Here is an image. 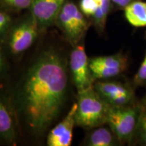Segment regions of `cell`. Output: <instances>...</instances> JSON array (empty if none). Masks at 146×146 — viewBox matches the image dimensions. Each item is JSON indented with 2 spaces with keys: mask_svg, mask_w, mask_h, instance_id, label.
Returning a JSON list of instances; mask_svg holds the SVG:
<instances>
[{
  "mask_svg": "<svg viewBox=\"0 0 146 146\" xmlns=\"http://www.w3.org/2000/svg\"><path fill=\"white\" fill-rule=\"evenodd\" d=\"M11 23L10 16L5 12L0 11V35L5 33Z\"/></svg>",
  "mask_w": 146,
  "mask_h": 146,
  "instance_id": "19",
  "label": "cell"
},
{
  "mask_svg": "<svg viewBox=\"0 0 146 146\" xmlns=\"http://www.w3.org/2000/svg\"><path fill=\"white\" fill-rule=\"evenodd\" d=\"M96 1H98V3H101V2H102V1H103V0H96Z\"/></svg>",
  "mask_w": 146,
  "mask_h": 146,
  "instance_id": "23",
  "label": "cell"
},
{
  "mask_svg": "<svg viewBox=\"0 0 146 146\" xmlns=\"http://www.w3.org/2000/svg\"><path fill=\"white\" fill-rule=\"evenodd\" d=\"M93 79L104 80L121 74L127 67V60L121 53L89 60Z\"/></svg>",
  "mask_w": 146,
  "mask_h": 146,
  "instance_id": "7",
  "label": "cell"
},
{
  "mask_svg": "<svg viewBox=\"0 0 146 146\" xmlns=\"http://www.w3.org/2000/svg\"><path fill=\"white\" fill-rule=\"evenodd\" d=\"M0 139L14 143L16 139V124L8 106L0 99Z\"/></svg>",
  "mask_w": 146,
  "mask_h": 146,
  "instance_id": "11",
  "label": "cell"
},
{
  "mask_svg": "<svg viewBox=\"0 0 146 146\" xmlns=\"http://www.w3.org/2000/svg\"><path fill=\"white\" fill-rule=\"evenodd\" d=\"M94 88L110 106L125 107L136 104L135 91L128 84L115 81H100L94 84Z\"/></svg>",
  "mask_w": 146,
  "mask_h": 146,
  "instance_id": "5",
  "label": "cell"
},
{
  "mask_svg": "<svg viewBox=\"0 0 146 146\" xmlns=\"http://www.w3.org/2000/svg\"><path fill=\"white\" fill-rule=\"evenodd\" d=\"M100 3L96 0H81L80 10L84 15L93 16L96 13Z\"/></svg>",
  "mask_w": 146,
  "mask_h": 146,
  "instance_id": "16",
  "label": "cell"
},
{
  "mask_svg": "<svg viewBox=\"0 0 146 146\" xmlns=\"http://www.w3.org/2000/svg\"><path fill=\"white\" fill-rule=\"evenodd\" d=\"M66 68L60 54L49 50L27 71L20 93V108L34 134H43L60 114L68 87Z\"/></svg>",
  "mask_w": 146,
  "mask_h": 146,
  "instance_id": "1",
  "label": "cell"
},
{
  "mask_svg": "<svg viewBox=\"0 0 146 146\" xmlns=\"http://www.w3.org/2000/svg\"><path fill=\"white\" fill-rule=\"evenodd\" d=\"M56 23L66 39L74 46L81 41L88 28V24L83 12L74 3L70 1H66L64 4Z\"/></svg>",
  "mask_w": 146,
  "mask_h": 146,
  "instance_id": "4",
  "label": "cell"
},
{
  "mask_svg": "<svg viewBox=\"0 0 146 146\" xmlns=\"http://www.w3.org/2000/svg\"><path fill=\"white\" fill-rule=\"evenodd\" d=\"M39 30L33 17L23 21L12 29L8 39L9 48L13 54L25 52L35 41Z\"/></svg>",
  "mask_w": 146,
  "mask_h": 146,
  "instance_id": "8",
  "label": "cell"
},
{
  "mask_svg": "<svg viewBox=\"0 0 146 146\" xmlns=\"http://www.w3.org/2000/svg\"><path fill=\"white\" fill-rule=\"evenodd\" d=\"M7 69V63L3 55L0 50V76L3 74Z\"/></svg>",
  "mask_w": 146,
  "mask_h": 146,
  "instance_id": "20",
  "label": "cell"
},
{
  "mask_svg": "<svg viewBox=\"0 0 146 146\" xmlns=\"http://www.w3.org/2000/svg\"><path fill=\"white\" fill-rule=\"evenodd\" d=\"M110 1L116 5H117L118 6H119L120 8H125L126 6H127L128 5L130 4L133 1H136V0H110Z\"/></svg>",
  "mask_w": 146,
  "mask_h": 146,
  "instance_id": "21",
  "label": "cell"
},
{
  "mask_svg": "<svg viewBox=\"0 0 146 146\" xmlns=\"http://www.w3.org/2000/svg\"><path fill=\"white\" fill-rule=\"evenodd\" d=\"M76 125L85 129L94 128L106 124L110 106L102 99L93 87L78 92Z\"/></svg>",
  "mask_w": 146,
  "mask_h": 146,
  "instance_id": "2",
  "label": "cell"
},
{
  "mask_svg": "<svg viewBox=\"0 0 146 146\" xmlns=\"http://www.w3.org/2000/svg\"><path fill=\"white\" fill-rule=\"evenodd\" d=\"M70 68L78 92L93 87L94 80L89 68V59L83 45H76L72 50L70 58Z\"/></svg>",
  "mask_w": 146,
  "mask_h": 146,
  "instance_id": "6",
  "label": "cell"
},
{
  "mask_svg": "<svg viewBox=\"0 0 146 146\" xmlns=\"http://www.w3.org/2000/svg\"><path fill=\"white\" fill-rule=\"evenodd\" d=\"M142 109L141 104L125 107H109L106 124L121 143H131L135 139Z\"/></svg>",
  "mask_w": 146,
  "mask_h": 146,
  "instance_id": "3",
  "label": "cell"
},
{
  "mask_svg": "<svg viewBox=\"0 0 146 146\" xmlns=\"http://www.w3.org/2000/svg\"><path fill=\"white\" fill-rule=\"evenodd\" d=\"M135 139L141 145H146V108L142 109Z\"/></svg>",
  "mask_w": 146,
  "mask_h": 146,
  "instance_id": "15",
  "label": "cell"
},
{
  "mask_svg": "<svg viewBox=\"0 0 146 146\" xmlns=\"http://www.w3.org/2000/svg\"><path fill=\"white\" fill-rule=\"evenodd\" d=\"M110 0H103L100 3L96 13L93 16L94 24L97 29L102 32L104 30L107 17L110 10Z\"/></svg>",
  "mask_w": 146,
  "mask_h": 146,
  "instance_id": "14",
  "label": "cell"
},
{
  "mask_svg": "<svg viewBox=\"0 0 146 146\" xmlns=\"http://www.w3.org/2000/svg\"><path fill=\"white\" fill-rule=\"evenodd\" d=\"M65 2L66 0H33L31 6V16L39 30H44L56 23Z\"/></svg>",
  "mask_w": 146,
  "mask_h": 146,
  "instance_id": "9",
  "label": "cell"
},
{
  "mask_svg": "<svg viewBox=\"0 0 146 146\" xmlns=\"http://www.w3.org/2000/svg\"><path fill=\"white\" fill-rule=\"evenodd\" d=\"M9 8L16 10H21L31 8L33 0H0Z\"/></svg>",
  "mask_w": 146,
  "mask_h": 146,
  "instance_id": "17",
  "label": "cell"
},
{
  "mask_svg": "<svg viewBox=\"0 0 146 146\" xmlns=\"http://www.w3.org/2000/svg\"><path fill=\"white\" fill-rule=\"evenodd\" d=\"M85 143L89 146H114L121 143L109 126L102 125L94 128L87 135Z\"/></svg>",
  "mask_w": 146,
  "mask_h": 146,
  "instance_id": "12",
  "label": "cell"
},
{
  "mask_svg": "<svg viewBox=\"0 0 146 146\" xmlns=\"http://www.w3.org/2000/svg\"><path fill=\"white\" fill-rule=\"evenodd\" d=\"M133 83L136 86L146 85V54L139 68L134 76Z\"/></svg>",
  "mask_w": 146,
  "mask_h": 146,
  "instance_id": "18",
  "label": "cell"
},
{
  "mask_svg": "<svg viewBox=\"0 0 146 146\" xmlns=\"http://www.w3.org/2000/svg\"><path fill=\"white\" fill-rule=\"evenodd\" d=\"M125 16L129 24L135 27H146V2L133 1L124 8Z\"/></svg>",
  "mask_w": 146,
  "mask_h": 146,
  "instance_id": "13",
  "label": "cell"
},
{
  "mask_svg": "<svg viewBox=\"0 0 146 146\" xmlns=\"http://www.w3.org/2000/svg\"><path fill=\"white\" fill-rule=\"evenodd\" d=\"M77 104L72 105L68 114L61 123L50 131L47 136L49 146H70L72 139V131L75 125V113Z\"/></svg>",
  "mask_w": 146,
  "mask_h": 146,
  "instance_id": "10",
  "label": "cell"
},
{
  "mask_svg": "<svg viewBox=\"0 0 146 146\" xmlns=\"http://www.w3.org/2000/svg\"><path fill=\"white\" fill-rule=\"evenodd\" d=\"M141 104L142 105V106H143V107L146 108V94L145 95V96H144L143 100H142Z\"/></svg>",
  "mask_w": 146,
  "mask_h": 146,
  "instance_id": "22",
  "label": "cell"
}]
</instances>
